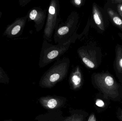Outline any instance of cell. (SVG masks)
<instances>
[{
	"instance_id": "cell-1",
	"label": "cell",
	"mask_w": 122,
	"mask_h": 121,
	"mask_svg": "<svg viewBox=\"0 0 122 121\" xmlns=\"http://www.w3.org/2000/svg\"><path fill=\"white\" fill-rule=\"evenodd\" d=\"M69 64L67 62H62L55 64L46 74L42 80V84L46 87H50L61 80L67 73Z\"/></svg>"
},
{
	"instance_id": "cell-2",
	"label": "cell",
	"mask_w": 122,
	"mask_h": 121,
	"mask_svg": "<svg viewBox=\"0 0 122 121\" xmlns=\"http://www.w3.org/2000/svg\"><path fill=\"white\" fill-rule=\"evenodd\" d=\"M59 5L57 1L52 0L48 10L46 25L44 31V37L46 40H51L56 27L59 13Z\"/></svg>"
},
{
	"instance_id": "cell-3",
	"label": "cell",
	"mask_w": 122,
	"mask_h": 121,
	"mask_svg": "<svg viewBox=\"0 0 122 121\" xmlns=\"http://www.w3.org/2000/svg\"><path fill=\"white\" fill-rule=\"evenodd\" d=\"M92 15L93 20L97 28L100 32H104L109 25V20L106 11L94 3L92 7Z\"/></svg>"
},
{
	"instance_id": "cell-4",
	"label": "cell",
	"mask_w": 122,
	"mask_h": 121,
	"mask_svg": "<svg viewBox=\"0 0 122 121\" xmlns=\"http://www.w3.org/2000/svg\"><path fill=\"white\" fill-rule=\"evenodd\" d=\"M104 9L106 11L110 21L122 32V18L116 10L107 3Z\"/></svg>"
},
{
	"instance_id": "cell-5",
	"label": "cell",
	"mask_w": 122,
	"mask_h": 121,
	"mask_svg": "<svg viewBox=\"0 0 122 121\" xmlns=\"http://www.w3.org/2000/svg\"><path fill=\"white\" fill-rule=\"evenodd\" d=\"M115 57L113 64L117 76L122 81V45L117 44L115 49Z\"/></svg>"
},
{
	"instance_id": "cell-6",
	"label": "cell",
	"mask_w": 122,
	"mask_h": 121,
	"mask_svg": "<svg viewBox=\"0 0 122 121\" xmlns=\"http://www.w3.org/2000/svg\"><path fill=\"white\" fill-rule=\"evenodd\" d=\"M46 14V11H43L40 9H33L30 12L29 18L31 20L35 21L37 26V31H39L43 28L44 24Z\"/></svg>"
},
{
	"instance_id": "cell-7",
	"label": "cell",
	"mask_w": 122,
	"mask_h": 121,
	"mask_svg": "<svg viewBox=\"0 0 122 121\" xmlns=\"http://www.w3.org/2000/svg\"><path fill=\"white\" fill-rule=\"evenodd\" d=\"M52 50L49 52L45 53L44 56L43 60L45 63H48L51 60L55 59L56 58L59 56L64 51V48H61V47L55 46L52 48Z\"/></svg>"
},
{
	"instance_id": "cell-8",
	"label": "cell",
	"mask_w": 122,
	"mask_h": 121,
	"mask_svg": "<svg viewBox=\"0 0 122 121\" xmlns=\"http://www.w3.org/2000/svg\"><path fill=\"white\" fill-rule=\"evenodd\" d=\"M42 103L44 106L51 109L54 108L59 104L57 99L53 98H45L44 99L42 100Z\"/></svg>"
},
{
	"instance_id": "cell-9",
	"label": "cell",
	"mask_w": 122,
	"mask_h": 121,
	"mask_svg": "<svg viewBox=\"0 0 122 121\" xmlns=\"http://www.w3.org/2000/svg\"><path fill=\"white\" fill-rule=\"evenodd\" d=\"M78 71L75 72L71 77V81L75 88H76L79 86L81 81V74Z\"/></svg>"
},
{
	"instance_id": "cell-10",
	"label": "cell",
	"mask_w": 122,
	"mask_h": 121,
	"mask_svg": "<svg viewBox=\"0 0 122 121\" xmlns=\"http://www.w3.org/2000/svg\"><path fill=\"white\" fill-rule=\"evenodd\" d=\"M116 5V11L118 13L120 16L122 18V4H117Z\"/></svg>"
},
{
	"instance_id": "cell-11",
	"label": "cell",
	"mask_w": 122,
	"mask_h": 121,
	"mask_svg": "<svg viewBox=\"0 0 122 121\" xmlns=\"http://www.w3.org/2000/svg\"><path fill=\"white\" fill-rule=\"evenodd\" d=\"M20 26L19 25H17L15 26L11 31V34L13 35L17 34L20 30Z\"/></svg>"
},
{
	"instance_id": "cell-12",
	"label": "cell",
	"mask_w": 122,
	"mask_h": 121,
	"mask_svg": "<svg viewBox=\"0 0 122 121\" xmlns=\"http://www.w3.org/2000/svg\"><path fill=\"white\" fill-rule=\"evenodd\" d=\"M107 3L111 4H122V0H112L107 1Z\"/></svg>"
},
{
	"instance_id": "cell-13",
	"label": "cell",
	"mask_w": 122,
	"mask_h": 121,
	"mask_svg": "<svg viewBox=\"0 0 122 121\" xmlns=\"http://www.w3.org/2000/svg\"><path fill=\"white\" fill-rule=\"evenodd\" d=\"M83 1L82 0H74L73 1V3L76 6H81L82 3Z\"/></svg>"
},
{
	"instance_id": "cell-14",
	"label": "cell",
	"mask_w": 122,
	"mask_h": 121,
	"mask_svg": "<svg viewBox=\"0 0 122 121\" xmlns=\"http://www.w3.org/2000/svg\"><path fill=\"white\" fill-rule=\"evenodd\" d=\"M96 104L97 106L102 107L104 106V103L102 100L100 99H97L96 101Z\"/></svg>"
},
{
	"instance_id": "cell-15",
	"label": "cell",
	"mask_w": 122,
	"mask_h": 121,
	"mask_svg": "<svg viewBox=\"0 0 122 121\" xmlns=\"http://www.w3.org/2000/svg\"><path fill=\"white\" fill-rule=\"evenodd\" d=\"M82 118H72L70 119V121H82Z\"/></svg>"
},
{
	"instance_id": "cell-16",
	"label": "cell",
	"mask_w": 122,
	"mask_h": 121,
	"mask_svg": "<svg viewBox=\"0 0 122 121\" xmlns=\"http://www.w3.org/2000/svg\"><path fill=\"white\" fill-rule=\"evenodd\" d=\"M88 121H96L94 116V115H92L89 117Z\"/></svg>"
},
{
	"instance_id": "cell-17",
	"label": "cell",
	"mask_w": 122,
	"mask_h": 121,
	"mask_svg": "<svg viewBox=\"0 0 122 121\" xmlns=\"http://www.w3.org/2000/svg\"><path fill=\"white\" fill-rule=\"evenodd\" d=\"M118 36H119V37H120V38H121V40L122 41V33L119 32L118 33Z\"/></svg>"
},
{
	"instance_id": "cell-18",
	"label": "cell",
	"mask_w": 122,
	"mask_h": 121,
	"mask_svg": "<svg viewBox=\"0 0 122 121\" xmlns=\"http://www.w3.org/2000/svg\"><path fill=\"white\" fill-rule=\"evenodd\" d=\"M3 121H13L12 119H7V120H5Z\"/></svg>"
}]
</instances>
